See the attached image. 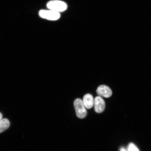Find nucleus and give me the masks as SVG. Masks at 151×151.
<instances>
[{
  "label": "nucleus",
  "instance_id": "f257e3e1",
  "mask_svg": "<svg viewBox=\"0 0 151 151\" xmlns=\"http://www.w3.org/2000/svg\"><path fill=\"white\" fill-rule=\"evenodd\" d=\"M47 6L50 10L58 12H63L67 8V5L65 2L58 0H53L48 2Z\"/></svg>",
  "mask_w": 151,
  "mask_h": 151
},
{
  "label": "nucleus",
  "instance_id": "f03ea898",
  "mask_svg": "<svg viewBox=\"0 0 151 151\" xmlns=\"http://www.w3.org/2000/svg\"><path fill=\"white\" fill-rule=\"evenodd\" d=\"M74 106L78 118L83 119L86 117L87 112L82 100L80 99H76L74 102Z\"/></svg>",
  "mask_w": 151,
  "mask_h": 151
},
{
  "label": "nucleus",
  "instance_id": "7ed1b4c3",
  "mask_svg": "<svg viewBox=\"0 0 151 151\" xmlns=\"http://www.w3.org/2000/svg\"><path fill=\"white\" fill-rule=\"evenodd\" d=\"M39 14L41 17L50 20H56L60 17L59 12L52 10H41L39 11Z\"/></svg>",
  "mask_w": 151,
  "mask_h": 151
},
{
  "label": "nucleus",
  "instance_id": "20e7f679",
  "mask_svg": "<svg viewBox=\"0 0 151 151\" xmlns=\"http://www.w3.org/2000/svg\"><path fill=\"white\" fill-rule=\"evenodd\" d=\"M94 110L97 113H102L104 110L105 103L104 101L101 96L96 97L94 100Z\"/></svg>",
  "mask_w": 151,
  "mask_h": 151
},
{
  "label": "nucleus",
  "instance_id": "39448f33",
  "mask_svg": "<svg viewBox=\"0 0 151 151\" xmlns=\"http://www.w3.org/2000/svg\"><path fill=\"white\" fill-rule=\"evenodd\" d=\"M96 91L98 95L100 96L106 98L111 97L112 94V91L111 88L108 86L104 85L99 86Z\"/></svg>",
  "mask_w": 151,
  "mask_h": 151
},
{
  "label": "nucleus",
  "instance_id": "423d86ee",
  "mask_svg": "<svg viewBox=\"0 0 151 151\" xmlns=\"http://www.w3.org/2000/svg\"><path fill=\"white\" fill-rule=\"evenodd\" d=\"M82 101L85 107L87 109H91L94 105L93 98L90 94H86L84 96Z\"/></svg>",
  "mask_w": 151,
  "mask_h": 151
},
{
  "label": "nucleus",
  "instance_id": "0eeeda50",
  "mask_svg": "<svg viewBox=\"0 0 151 151\" xmlns=\"http://www.w3.org/2000/svg\"><path fill=\"white\" fill-rule=\"evenodd\" d=\"M10 126V122L7 119H3L0 120V133L8 129Z\"/></svg>",
  "mask_w": 151,
  "mask_h": 151
},
{
  "label": "nucleus",
  "instance_id": "6e6552de",
  "mask_svg": "<svg viewBox=\"0 0 151 151\" xmlns=\"http://www.w3.org/2000/svg\"><path fill=\"white\" fill-rule=\"evenodd\" d=\"M128 151H139V149L135 144L132 143H130L128 147Z\"/></svg>",
  "mask_w": 151,
  "mask_h": 151
},
{
  "label": "nucleus",
  "instance_id": "1a4fd4ad",
  "mask_svg": "<svg viewBox=\"0 0 151 151\" xmlns=\"http://www.w3.org/2000/svg\"><path fill=\"white\" fill-rule=\"evenodd\" d=\"M120 151H128L127 150H126L125 148H124V147H121L120 148Z\"/></svg>",
  "mask_w": 151,
  "mask_h": 151
},
{
  "label": "nucleus",
  "instance_id": "9d476101",
  "mask_svg": "<svg viewBox=\"0 0 151 151\" xmlns=\"http://www.w3.org/2000/svg\"><path fill=\"white\" fill-rule=\"evenodd\" d=\"M3 117V115L2 114V113H0V120L2 119Z\"/></svg>",
  "mask_w": 151,
  "mask_h": 151
}]
</instances>
